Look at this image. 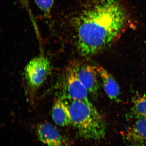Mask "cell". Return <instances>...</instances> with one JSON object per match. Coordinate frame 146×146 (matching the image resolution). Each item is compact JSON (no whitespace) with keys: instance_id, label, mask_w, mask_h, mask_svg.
<instances>
[{"instance_id":"6da1fadb","label":"cell","mask_w":146,"mask_h":146,"mask_svg":"<svg viewBox=\"0 0 146 146\" xmlns=\"http://www.w3.org/2000/svg\"><path fill=\"white\" fill-rule=\"evenodd\" d=\"M127 14L118 0H96L86 5L72 23L80 54L94 55L112 44L126 25Z\"/></svg>"},{"instance_id":"7a4b0ae2","label":"cell","mask_w":146,"mask_h":146,"mask_svg":"<svg viewBox=\"0 0 146 146\" xmlns=\"http://www.w3.org/2000/svg\"><path fill=\"white\" fill-rule=\"evenodd\" d=\"M64 100L68 108L72 124L80 136L86 139L104 137L107 128L105 120L89 100Z\"/></svg>"},{"instance_id":"3957f363","label":"cell","mask_w":146,"mask_h":146,"mask_svg":"<svg viewBox=\"0 0 146 146\" xmlns=\"http://www.w3.org/2000/svg\"><path fill=\"white\" fill-rule=\"evenodd\" d=\"M50 60L44 55L40 54L31 60L24 71L25 80L27 88L32 92L38 90L50 74Z\"/></svg>"},{"instance_id":"277c9868","label":"cell","mask_w":146,"mask_h":146,"mask_svg":"<svg viewBox=\"0 0 146 146\" xmlns=\"http://www.w3.org/2000/svg\"><path fill=\"white\" fill-rule=\"evenodd\" d=\"M57 85L62 99L89 100L88 91L78 79L72 64L60 76Z\"/></svg>"},{"instance_id":"5b68a950","label":"cell","mask_w":146,"mask_h":146,"mask_svg":"<svg viewBox=\"0 0 146 146\" xmlns=\"http://www.w3.org/2000/svg\"><path fill=\"white\" fill-rule=\"evenodd\" d=\"M71 64L78 79L86 88L89 94L96 95L99 88L98 79L99 76L96 67L77 62Z\"/></svg>"},{"instance_id":"8992f818","label":"cell","mask_w":146,"mask_h":146,"mask_svg":"<svg viewBox=\"0 0 146 146\" xmlns=\"http://www.w3.org/2000/svg\"><path fill=\"white\" fill-rule=\"evenodd\" d=\"M123 136L125 146H146V118L135 120Z\"/></svg>"},{"instance_id":"52a82bcc","label":"cell","mask_w":146,"mask_h":146,"mask_svg":"<svg viewBox=\"0 0 146 146\" xmlns=\"http://www.w3.org/2000/svg\"><path fill=\"white\" fill-rule=\"evenodd\" d=\"M38 139L48 146H65L64 138L56 128L50 123L40 124L36 129Z\"/></svg>"},{"instance_id":"ba28073f","label":"cell","mask_w":146,"mask_h":146,"mask_svg":"<svg viewBox=\"0 0 146 146\" xmlns=\"http://www.w3.org/2000/svg\"><path fill=\"white\" fill-rule=\"evenodd\" d=\"M98 74L103 82L106 94L111 100L117 102L119 100L120 94L119 87L113 77L104 67L96 66Z\"/></svg>"},{"instance_id":"9c48e42d","label":"cell","mask_w":146,"mask_h":146,"mask_svg":"<svg viewBox=\"0 0 146 146\" xmlns=\"http://www.w3.org/2000/svg\"><path fill=\"white\" fill-rule=\"evenodd\" d=\"M53 120L56 125L65 127L72 124L68 108L64 100L59 98L55 102L52 109Z\"/></svg>"},{"instance_id":"30bf717a","label":"cell","mask_w":146,"mask_h":146,"mask_svg":"<svg viewBox=\"0 0 146 146\" xmlns=\"http://www.w3.org/2000/svg\"><path fill=\"white\" fill-rule=\"evenodd\" d=\"M132 107L126 115L127 120L146 118V94H139L132 98Z\"/></svg>"},{"instance_id":"8fae6325","label":"cell","mask_w":146,"mask_h":146,"mask_svg":"<svg viewBox=\"0 0 146 146\" xmlns=\"http://www.w3.org/2000/svg\"><path fill=\"white\" fill-rule=\"evenodd\" d=\"M36 5L47 19L51 17V11L54 0H34Z\"/></svg>"},{"instance_id":"7c38bea8","label":"cell","mask_w":146,"mask_h":146,"mask_svg":"<svg viewBox=\"0 0 146 146\" xmlns=\"http://www.w3.org/2000/svg\"><path fill=\"white\" fill-rule=\"evenodd\" d=\"M20 1H21V2L22 3V4L23 5H26V6H27V0H19ZM28 7V6H27Z\"/></svg>"}]
</instances>
